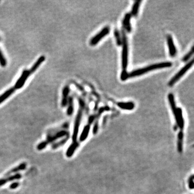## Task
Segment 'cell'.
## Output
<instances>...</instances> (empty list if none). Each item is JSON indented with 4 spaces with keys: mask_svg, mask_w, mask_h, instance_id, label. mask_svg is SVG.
<instances>
[{
    "mask_svg": "<svg viewBox=\"0 0 194 194\" xmlns=\"http://www.w3.org/2000/svg\"><path fill=\"white\" fill-rule=\"evenodd\" d=\"M172 66V63L169 62H161V63H156L154 64H152L144 68H139L138 70H135L134 71H132L131 72L129 73V78H133L136 76H140L142 74H146L150 71L155 70L160 68H169Z\"/></svg>",
    "mask_w": 194,
    "mask_h": 194,
    "instance_id": "obj_1",
    "label": "cell"
},
{
    "mask_svg": "<svg viewBox=\"0 0 194 194\" xmlns=\"http://www.w3.org/2000/svg\"><path fill=\"white\" fill-rule=\"evenodd\" d=\"M193 64H194L193 59L190 60L189 63H187L183 68H181V70L178 71L172 78L171 79V80L168 83V85L169 86H173L177 81H178L183 76L186 72L189 70V68H192V66L193 65Z\"/></svg>",
    "mask_w": 194,
    "mask_h": 194,
    "instance_id": "obj_2",
    "label": "cell"
},
{
    "mask_svg": "<svg viewBox=\"0 0 194 194\" xmlns=\"http://www.w3.org/2000/svg\"><path fill=\"white\" fill-rule=\"evenodd\" d=\"M123 53H122V68L123 70H127L128 65V43L126 34L123 31Z\"/></svg>",
    "mask_w": 194,
    "mask_h": 194,
    "instance_id": "obj_3",
    "label": "cell"
},
{
    "mask_svg": "<svg viewBox=\"0 0 194 194\" xmlns=\"http://www.w3.org/2000/svg\"><path fill=\"white\" fill-rule=\"evenodd\" d=\"M110 32V29L108 26H106L104 28L100 31V32L98 33L95 36L92 38V39L90 41V45L92 46H94L97 45L98 42L100 41L102 38L105 37Z\"/></svg>",
    "mask_w": 194,
    "mask_h": 194,
    "instance_id": "obj_4",
    "label": "cell"
},
{
    "mask_svg": "<svg viewBox=\"0 0 194 194\" xmlns=\"http://www.w3.org/2000/svg\"><path fill=\"white\" fill-rule=\"evenodd\" d=\"M83 114V110L80 108L77 114L76 118L74 122V132H73V135H72V140L74 142L76 141L77 138L78 134L80 124L81 117Z\"/></svg>",
    "mask_w": 194,
    "mask_h": 194,
    "instance_id": "obj_5",
    "label": "cell"
},
{
    "mask_svg": "<svg viewBox=\"0 0 194 194\" xmlns=\"http://www.w3.org/2000/svg\"><path fill=\"white\" fill-rule=\"evenodd\" d=\"M172 111L173 112L174 115L175 116L177 126L180 127L181 131H182L184 125V121L182 115V110L181 108H176Z\"/></svg>",
    "mask_w": 194,
    "mask_h": 194,
    "instance_id": "obj_6",
    "label": "cell"
},
{
    "mask_svg": "<svg viewBox=\"0 0 194 194\" xmlns=\"http://www.w3.org/2000/svg\"><path fill=\"white\" fill-rule=\"evenodd\" d=\"M30 72L29 70H24L21 74V76L20 77L19 79L17 80L16 83L15 84L14 88L15 89H20L25 84L26 81L28 78Z\"/></svg>",
    "mask_w": 194,
    "mask_h": 194,
    "instance_id": "obj_7",
    "label": "cell"
},
{
    "mask_svg": "<svg viewBox=\"0 0 194 194\" xmlns=\"http://www.w3.org/2000/svg\"><path fill=\"white\" fill-rule=\"evenodd\" d=\"M167 44H168V47H169V55L171 57H174L176 55L177 50L176 49L175 45L174 43L173 39L170 35L167 36Z\"/></svg>",
    "mask_w": 194,
    "mask_h": 194,
    "instance_id": "obj_8",
    "label": "cell"
},
{
    "mask_svg": "<svg viewBox=\"0 0 194 194\" xmlns=\"http://www.w3.org/2000/svg\"><path fill=\"white\" fill-rule=\"evenodd\" d=\"M68 133L66 131H61L58 132L55 135L53 136H49L47 140H46L47 142V143H51L55 141L57 139L59 138H61L62 137L65 136H68Z\"/></svg>",
    "mask_w": 194,
    "mask_h": 194,
    "instance_id": "obj_9",
    "label": "cell"
},
{
    "mask_svg": "<svg viewBox=\"0 0 194 194\" xmlns=\"http://www.w3.org/2000/svg\"><path fill=\"white\" fill-rule=\"evenodd\" d=\"M131 15L129 13L126 14L125 16V17L123 20V25L124 29L126 30V31L128 32H131L132 27L131 25Z\"/></svg>",
    "mask_w": 194,
    "mask_h": 194,
    "instance_id": "obj_10",
    "label": "cell"
},
{
    "mask_svg": "<svg viewBox=\"0 0 194 194\" xmlns=\"http://www.w3.org/2000/svg\"><path fill=\"white\" fill-rule=\"evenodd\" d=\"M69 94V88L68 86L64 87L62 92V100L61 105L62 107H65L68 103V95Z\"/></svg>",
    "mask_w": 194,
    "mask_h": 194,
    "instance_id": "obj_11",
    "label": "cell"
},
{
    "mask_svg": "<svg viewBox=\"0 0 194 194\" xmlns=\"http://www.w3.org/2000/svg\"><path fill=\"white\" fill-rule=\"evenodd\" d=\"M26 163H22L21 164H20L18 166H16L15 167L13 168L12 169H11V171H8V173L5 174V176L7 177V176H9V175H11V174L19 173V172L21 171L24 170L26 168Z\"/></svg>",
    "mask_w": 194,
    "mask_h": 194,
    "instance_id": "obj_12",
    "label": "cell"
},
{
    "mask_svg": "<svg viewBox=\"0 0 194 194\" xmlns=\"http://www.w3.org/2000/svg\"><path fill=\"white\" fill-rule=\"evenodd\" d=\"M45 60V57L44 56H42L39 58H38L37 61L34 63V64L32 65L31 69L29 70L30 74H32L36 71L37 68H38L42 63L44 62Z\"/></svg>",
    "mask_w": 194,
    "mask_h": 194,
    "instance_id": "obj_13",
    "label": "cell"
},
{
    "mask_svg": "<svg viewBox=\"0 0 194 194\" xmlns=\"http://www.w3.org/2000/svg\"><path fill=\"white\" fill-rule=\"evenodd\" d=\"M117 105L121 109L126 110H132L135 106L133 102H119L117 103Z\"/></svg>",
    "mask_w": 194,
    "mask_h": 194,
    "instance_id": "obj_14",
    "label": "cell"
},
{
    "mask_svg": "<svg viewBox=\"0 0 194 194\" xmlns=\"http://www.w3.org/2000/svg\"><path fill=\"white\" fill-rule=\"evenodd\" d=\"M79 144L77 142H74L68 147V149L66 153V155L68 157H70L73 155L75 150H76L77 147H78Z\"/></svg>",
    "mask_w": 194,
    "mask_h": 194,
    "instance_id": "obj_15",
    "label": "cell"
},
{
    "mask_svg": "<svg viewBox=\"0 0 194 194\" xmlns=\"http://www.w3.org/2000/svg\"><path fill=\"white\" fill-rule=\"evenodd\" d=\"M15 89L14 87H11V89L7 90L1 95H0V104L10 97L11 95L15 92Z\"/></svg>",
    "mask_w": 194,
    "mask_h": 194,
    "instance_id": "obj_16",
    "label": "cell"
},
{
    "mask_svg": "<svg viewBox=\"0 0 194 194\" xmlns=\"http://www.w3.org/2000/svg\"><path fill=\"white\" fill-rule=\"evenodd\" d=\"M89 129H90V125H89V124L84 127L83 131L82 132L81 135L80 136V138H79L80 141H84L87 139V136L89 135Z\"/></svg>",
    "mask_w": 194,
    "mask_h": 194,
    "instance_id": "obj_17",
    "label": "cell"
},
{
    "mask_svg": "<svg viewBox=\"0 0 194 194\" xmlns=\"http://www.w3.org/2000/svg\"><path fill=\"white\" fill-rule=\"evenodd\" d=\"M141 1H136L134 3L132 9L131 13L132 15L134 16H137L138 12H139V8L141 5Z\"/></svg>",
    "mask_w": 194,
    "mask_h": 194,
    "instance_id": "obj_18",
    "label": "cell"
},
{
    "mask_svg": "<svg viewBox=\"0 0 194 194\" xmlns=\"http://www.w3.org/2000/svg\"><path fill=\"white\" fill-rule=\"evenodd\" d=\"M183 132L180 131L178 135V143H177V150L180 153H182L183 150Z\"/></svg>",
    "mask_w": 194,
    "mask_h": 194,
    "instance_id": "obj_19",
    "label": "cell"
},
{
    "mask_svg": "<svg viewBox=\"0 0 194 194\" xmlns=\"http://www.w3.org/2000/svg\"><path fill=\"white\" fill-rule=\"evenodd\" d=\"M68 108L67 110V114L68 116H71L74 112V101L72 97H69L68 99Z\"/></svg>",
    "mask_w": 194,
    "mask_h": 194,
    "instance_id": "obj_20",
    "label": "cell"
},
{
    "mask_svg": "<svg viewBox=\"0 0 194 194\" xmlns=\"http://www.w3.org/2000/svg\"><path fill=\"white\" fill-rule=\"evenodd\" d=\"M22 178V175L20 173H16L14 174L13 175L10 176H7V178H5L7 182L8 183V182L11 181H13L14 180H18Z\"/></svg>",
    "mask_w": 194,
    "mask_h": 194,
    "instance_id": "obj_21",
    "label": "cell"
},
{
    "mask_svg": "<svg viewBox=\"0 0 194 194\" xmlns=\"http://www.w3.org/2000/svg\"><path fill=\"white\" fill-rule=\"evenodd\" d=\"M68 137L69 136H68L67 137H66L65 138L63 139V140H62L58 142H57L56 144H54L52 146V148L53 149V150H55V149H57L58 148V147H60L61 146H63V144H65L66 141H68Z\"/></svg>",
    "mask_w": 194,
    "mask_h": 194,
    "instance_id": "obj_22",
    "label": "cell"
},
{
    "mask_svg": "<svg viewBox=\"0 0 194 194\" xmlns=\"http://www.w3.org/2000/svg\"><path fill=\"white\" fill-rule=\"evenodd\" d=\"M114 36L116 38L117 44L120 46L122 44V39L121 38L120 34L117 29H116L114 31Z\"/></svg>",
    "mask_w": 194,
    "mask_h": 194,
    "instance_id": "obj_23",
    "label": "cell"
},
{
    "mask_svg": "<svg viewBox=\"0 0 194 194\" xmlns=\"http://www.w3.org/2000/svg\"><path fill=\"white\" fill-rule=\"evenodd\" d=\"M193 53H194V47H192L191 50L186 55L184 56V57L182 59L183 61V62H186V61L189 60V59L192 57V56L193 55Z\"/></svg>",
    "mask_w": 194,
    "mask_h": 194,
    "instance_id": "obj_24",
    "label": "cell"
},
{
    "mask_svg": "<svg viewBox=\"0 0 194 194\" xmlns=\"http://www.w3.org/2000/svg\"><path fill=\"white\" fill-rule=\"evenodd\" d=\"M0 65L2 67H5L7 65V60L0 49Z\"/></svg>",
    "mask_w": 194,
    "mask_h": 194,
    "instance_id": "obj_25",
    "label": "cell"
},
{
    "mask_svg": "<svg viewBox=\"0 0 194 194\" xmlns=\"http://www.w3.org/2000/svg\"><path fill=\"white\" fill-rule=\"evenodd\" d=\"M47 144H48V143L47 141L41 142L40 144L37 145V149L38 150H42L46 148Z\"/></svg>",
    "mask_w": 194,
    "mask_h": 194,
    "instance_id": "obj_26",
    "label": "cell"
},
{
    "mask_svg": "<svg viewBox=\"0 0 194 194\" xmlns=\"http://www.w3.org/2000/svg\"><path fill=\"white\" fill-rule=\"evenodd\" d=\"M129 73L127 72V70H123L121 74V80L123 81H125L129 78Z\"/></svg>",
    "mask_w": 194,
    "mask_h": 194,
    "instance_id": "obj_27",
    "label": "cell"
},
{
    "mask_svg": "<svg viewBox=\"0 0 194 194\" xmlns=\"http://www.w3.org/2000/svg\"><path fill=\"white\" fill-rule=\"evenodd\" d=\"M194 176L192 175L189 180V186L190 189H194Z\"/></svg>",
    "mask_w": 194,
    "mask_h": 194,
    "instance_id": "obj_28",
    "label": "cell"
},
{
    "mask_svg": "<svg viewBox=\"0 0 194 194\" xmlns=\"http://www.w3.org/2000/svg\"><path fill=\"white\" fill-rule=\"evenodd\" d=\"M20 186V183L18 182H13V183L11 184V186H9V188L11 189H15L19 187Z\"/></svg>",
    "mask_w": 194,
    "mask_h": 194,
    "instance_id": "obj_29",
    "label": "cell"
},
{
    "mask_svg": "<svg viewBox=\"0 0 194 194\" xmlns=\"http://www.w3.org/2000/svg\"><path fill=\"white\" fill-rule=\"evenodd\" d=\"M7 183V181L5 180V178L0 179V186H3L4 184H5Z\"/></svg>",
    "mask_w": 194,
    "mask_h": 194,
    "instance_id": "obj_30",
    "label": "cell"
},
{
    "mask_svg": "<svg viewBox=\"0 0 194 194\" xmlns=\"http://www.w3.org/2000/svg\"><path fill=\"white\" fill-rule=\"evenodd\" d=\"M95 116H91V117L89 118V123H88V124L91 125V124L92 123V122H93V121H94V120H95Z\"/></svg>",
    "mask_w": 194,
    "mask_h": 194,
    "instance_id": "obj_31",
    "label": "cell"
},
{
    "mask_svg": "<svg viewBox=\"0 0 194 194\" xmlns=\"http://www.w3.org/2000/svg\"><path fill=\"white\" fill-rule=\"evenodd\" d=\"M0 41H1V38H0Z\"/></svg>",
    "mask_w": 194,
    "mask_h": 194,
    "instance_id": "obj_32",
    "label": "cell"
}]
</instances>
